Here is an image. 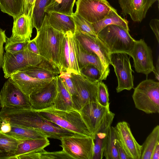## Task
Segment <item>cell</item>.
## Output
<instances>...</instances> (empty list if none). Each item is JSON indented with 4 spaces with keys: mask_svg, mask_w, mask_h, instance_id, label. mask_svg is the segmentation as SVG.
I'll use <instances>...</instances> for the list:
<instances>
[{
    "mask_svg": "<svg viewBox=\"0 0 159 159\" xmlns=\"http://www.w3.org/2000/svg\"><path fill=\"white\" fill-rule=\"evenodd\" d=\"M0 120L38 130L48 138L60 140L65 137L79 135L48 120L32 109L2 108L0 111Z\"/></svg>",
    "mask_w": 159,
    "mask_h": 159,
    "instance_id": "1",
    "label": "cell"
},
{
    "mask_svg": "<svg viewBox=\"0 0 159 159\" xmlns=\"http://www.w3.org/2000/svg\"><path fill=\"white\" fill-rule=\"evenodd\" d=\"M65 39V34L55 29L50 25L46 15L42 25L37 30L36 35L33 39L42 59L60 72L62 67Z\"/></svg>",
    "mask_w": 159,
    "mask_h": 159,
    "instance_id": "2",
    "label": "cell"
},
{
    "mask_svg": "<svg viewBox=\"0 0 159 159\" xmlns=\"http://www.w3.org/2000/svg\"><path fill=\"white\" fill-rule=\"evenodd\" d=\"M36 111L48 120L66 130L78 134L93 137L79 111L75 109L61 110L53 107Z\"/></svg>",
    "mask_w": 159,
    "mask_h": 159,
    "instance_id": "3",
    "label": "cell"
},
{
    "mask_svg": "<svg viewBox=\"0 0 159 159\" xmlns=\"http://www.w3.org/2000/svg\"><path fill=\"white\" fill-rule=\"evenodd\" d=\"M97 36L107 48L111 54L124 52L129 55L136 41L130 35L129 31L116 25L106 26Z\"/></svg>",
    "mask_w": 159,
    "mask_h": 159,
    "instance_id": "4",
    "label": "cell"
},
{
    "mask_svg": "<svg viewBox=\"0 0 159 159\" xmlns=\"http://www.w3.org/2000/svg\"><path fill=\"white\" fill-rule=\"evenodd\" d=\"M135 107L147 114L159 113V82L146 79L135 88L132 96Z\"/></svg>",
    "mask_w": 159,
    "mask_h": 159,
    "instance_id": "5",
    "label": "cell"
},
{
    "mask_svg": "<svg viewBox=\"0 0 159 159\" xmlns=\"http://www.w3.org/2000/svg\"><path fill=\"white\" fill-rule=\"evenodd\" d=\"M79 111L93 139L102 129L111 126L115 116L110 107L102 106L98 102L85 105Z\"/></svg>",
    "mask_w": 159,
    "mask_h": 159,
    "instance_id": "6",
    "label": "cell"
},
{
    "mask_svg": "<svg viewBox=\"0 0 159 159\" xmlns=\"http://www.w3.org/2000/svg\"><path fill=\"white\" fill-rule=\"evenodd\" d=\"M71 77L75 91L71 98L75 110L79 111L85 105L97 102L98 82L91 81L81 74L71 73Z\"/></svg>",
    "mask_w": 159,
    "mask_h": 159,
    "instance_id": "7",
    "label": "cell"
},
{
    "mask_svg": "<svg viewBox=\"0 0 159 159\" xmlns=\"http://www.w3.org/2000/svg\"><path fill=\"white\" fill-rule=\"evenodd\" d=\"M42 60L40 55L33 52L27 48L14 53L6 52L4 53L2 67L4 77L8 79L16 72L28 66L37 65Z\"/></svg>",
    "mask_w": 159,
    "mask_h": 159,
    "instance_id": "8",
    "label": "cell"
},
{
    "mask_svg": "<svg viewBox=\"0 0 159 159\" xmlns=\"http://www.w3.org/2000/svg\"><path fill=\"white\" fill-rule=\"evenodd\" d=\"M60 145L72 159H92L94 139L91 137L75 135L62 138Z\"/></svg>",
    "mask_w": 159,
    "mask_h": 159,
    "instance_id": "9",
    "label": "cell"
},
{
    "mask_svg": "<svg viewBox=\"0 0 159 159\" xmlns=\"http://www.w3.org/2000/svg\"><path fill=\"white\" fill-rule=\"evenodd\" d=\"M128 55L124 52L110 54L111 65L114 68L118 80V85L116 89L118 93L124 90H130L134 87V71Z\"/></svg>",
    "mask_w": 159,
    "mask_h": 159,
    "instance_id": "10",
    "label": "cell"
},
{
    "mask_svg": "<svg viewBox=\"0 0 159 159\" xmlns=\"http://www.w3.org/2000/svg\"><path fill=\"white\" fill-rule=\"evenodd\" d=\"M76 4L75 13L91 23L102 19L113 8L107 0H77Z\"/></svg>",
    "mask_w": 159,
    "mask_h": 159,
    "instance_id": "11",
    "label": "cell"
},
{
    "mask_svg": "<svg viewBox=\"0 0 159 159\" xmlns=\"http://www.w3.org/2000/svg\"><path fill=\"white\" fill-rule=\"evenodd\" d=\"M75 37L82 47L86 51L95 53L99 57L104 70L105 78L110 73L111 53L106 46L98 37L79 31H75Z\"/></svg>",
    "mask_w": 159,
    "mask_h": 159,
    "instance_id": "12",
    "label": "cell"
},
{
    "mask_svg": "<svg viewBox=\"0 0 159 159\" xmlns=\"http://www.w3.org/2000/svg\"><path fill=\"white\" fill-rule=\"evenodd\" d=\"M0 107L1 108L31 109L29 97L9 78L0 91Z\"/></svg>",
    "mask_w": 159,
    "mask_h": 159,
    "instance_id": "13",
    "label": "cell"
},
{
    "mask_svg": "<svg viewBox=\"0 0 159 159\" xmlns=\"http://www.w3.org/2000/svg\"><path fill=\"white\" fill-rule=\"evenodd\" d=\"M129 56L134 61V66L136 72L147 76L153 71L155 66L153 62L152 51L144 40H136Z\"/></svg>",
    "mask_w": 159,
    "mask_h": 159,
    "instance_id": "14",
    "label": "cell"
},
{
    "mask_svg": "<svg viewBox=\"0 0 159 159\" xmlns=\"http://www.w3.org/2000/svg\"><path fill=\"white\" fill-rule=\"evenodd\" d=\"M118 139L130 159H140L142 145L133 136L129 124L125 121L118 122L115 127Z\"/></svg>",
    "mask_w": 159,
    "mask_h": 159,
    "instance_id": "15",
    "label": "cell"
},
{
    "mask_svg": "<svg viewBox=\"0 0 159 159\" xmlns=\"http://www.w3.org/2000/svg\"><path fill=\"white\" fill-rule=\"evenodd\" d=\"M57 92L56 77L45 87L29 96L31 109L39 110L53 107Z\"/></svg>",
    "mask_w": 159,
    "mask_h": 159,
    "instance_id": "16",
    "label": "cell"
},
{
    "mask_svg": "<svg viewBox=\"0 0 159 159\" xmlns=\"http://www.w3.org/2000/svg\"><path fill=\"white\" fill-rule=\"evenodd\" d=\"M124 17L129 15L134 21L141 22L148 11L159 0H118Z\"/></svg>",
    "mask_w": 159,
    "mask_h": 159,
    "instance_id": "17",
    "label": "cell"
},
{
    "mask_svg": "<svg viewBox=\"0 0 159 159\" xmlns=\"http://www.w3.org/2000/svg\"><path fill=\"white\" fill-rule=\"evenodd\" d=\"M9 78L28 97L45 87L54 79H39L29 75L22 70L13 73Z\"/></svg>",
    "mask_w": 159,
    "mask_h": 159,
    "instance_id": "18",
    "label": "cell"
},
{
    "mask_svg": "<svg viewBox=\"0 0 159 159\" xmlns=\"http://www.w3.org/2000/svg\"><path fill=\"white\" fill-rule=\"evenodd\" d=\"M46 13L48 23L53 28L64 34L70 31L74 33L75 25L72 16L54 11Z\"/></svg>",
    "mask_w": 159,
    "mask_h": 159,
    "instance_id": "19",
    "label": "cell"
},
{
    "mask_svg": "<svg viewBox=\"0 0 159 159\" xmlns=\"http://www.w3.org/2000/svg\"><path fill=\"white\" fill-rule=\"evenodd\" d=\"M13 19L11 36L24 41H30L34 28L31 18L23 14Z\"/></svg>",
    "mask_w": 159,
    "mask_h": 159,
    "instance_id": "20",
    "label": "cell"
},
{
    "mask_svg": "<svg viewBox=\"0 0 159 159\" xmlns=\"http://www.w3.org/2000/svg\"><path fill=\"white\" fill-rule=\"evenodd\" d=\"M20 70L24 71L32 77L40 80L54 78L60 73L59 71L43 59L37 65L28 66Z\"/></svg>",
    "mask_w": 159,
    "mask_h": 159,
    "instance_id": "21",
    "label": "cell"
},
{
    "mask_svg": "<svg viewBox=\"0 0 159 159\" xmlns=\"http://www.w3.org/2000/svg\"><path fill=\"white\" fill-rule=\"evenodd\" d=\"M75 39L78 62L80 70L87 65H93L101 72L102 80H106L104 68L99 57L95 53L88 52L84 49L76 39Z\"/></svg>",
    "mask_w": 159,
    "mask_h": 159,
    "instance_id": "22",
    "label": "cell"
},
{
    "mask_svg": "<svg viewBox=\"0 0 159 159\" xmlns=\"http://www.w3.org/2000/svg\"><path fill=\"white\" fill-rule=\"evenodd\" d=\"M56 79L57 92L53 107L57 109L63 111L75 109L71 96L63 81L58 75L56 77Z\"/></svg>",
    "mask_w": 159,
    "mask_h": 159,
    "instance_id": "23",
    "label": "cell"
},
{
    "mask_svg": "<svg viewBox=\"0 0 159 159\" xmlns=\"http://www.w3.org/2000/svg\"><path fill=\"white\" fill-rule=\"evenodd\" d=\"M17 147L11 157L17 159L20 155L27 153L44 149L50 144L48 138L43 139H20Z\"/></svg>",
    "mask_w": 159,
    "mask_h": 159,
    "instance_id": "24",
    "label": "cell"
},
{
    "mask_svg": "<svg viewBox=\"0 0 159 159\" xmlns=\"http://www.w3.org/2000/svg\"><path fill=\"white\" fill-rule=\"evenodd\" d=\"M91 25L96 35L104 28L111 25H120L127 30H129L128 21L120 16L116 10L113 7L102 19L95 23H91Z\"/></svg>",
    "mask_w": 159,
    "mask_h": 159,
    "instance_id": "25",
    "label": "cell"
},
{
    "mask_svg": "<svg viewBox=\"0 0 159 159\" xmlns=\"http://www.w3.org/2000/svg\"><path fill=\"white\" fill-rule=\"evenodd\" d=\"M11 124V131L6 134L18 140L48 138L45 134L38 130Z\"/></svg>",
    "mask_w": 159,
    "mask_h": 159,
    "instance_id": "26",
    "label": "cell"
},
{
    "mask_svg": "<svg viewBox=\"0 0 159 159\" xmlns=\"http://www.w3.org/2000/svg\"><path fill=\"white\" fill-rule=\"evenodd\" d=\"M17 159H72L63 150L49 152L44 149L34 152L20 155Z\"/></svg>",
    "mask_w": 159,
    "mask_h": 159,
    "instance_id": "27",
    "label": "cell"
},
{
    "mask_svg": "<svg viewBox=\"0 0 159 159\" xmlns=\"http://www.w3.org/2000/svg\"><path fill=\"white\" fill-rule=\"evenodd\" d=\"M159 142V125L156 126L142 145L140 159H151L153 151Z\"/></svg>",
    "mask_w": 159,
    "mask_h": 159,
    "instance_id": "28",
    "label": "cell"
},
{
    "mask_svg": "<svg viewBox=\"0 0 159 159\" xmlns=\"http://www.w3.org/2000/svg\"><path fill=\"white\" fill-rule=\"evenodd\" d=\"M118 139L115 127L111 126L105 143L103 156L106 159H119L116 146Z\"/></svg>",
    "mask_w": 159,
    "mask_h": 159,
    "instance_id": "29",
    "label": "cell"
},
{
    "mask_svg": "<svg viewBox=\"0 0 159 159\" xmlns=\"http://www.w3.org/2000/svg\"><path fill=\"white\" fill-rule=\"evenodd\" d=\"M24 0H0V9L3 13L16 17L24 14Z\"/></svg>",
    "mask_w": 159,
    "mask_h": 159,
    "instance_id": "30",
    "label": "cell"
},
{
    "mask_svg": "<svg viewBox=\"0 0 159 159\" xmlns=\"http://www.w3.org/2000/svg\"><path fill=\"white\" fill-rule=\"evenodd\" d=\"M76 0H50L45 9V12L54 11L72 16Z\"/></svg>",
    "mask_w": 159,
    "mask_h": 159,
    "instance_id": "31",
    "label": "cell"
},
{
    "mask_svg": "<svg viewBox=\"0 0 159 159\" xmlns=\"http://www.w3.org/2000/svg\"><path fill=\"white\" fill-rule=\"evenodd\" d=\"M67 38L69 49L70 67L69 72L80 75L79 67L76 39L74 34L68 31L65 34Z\"/></svg>",
    "mask_w": 159,
    "mask_h": 159,
    "instance_id": "32",
    "label": "cell"
},
{
    "mask_svg": "<svg viewBox=\"0 0 159 159\" xmlns=\"http://www.w3.org/2000/svg\"><path fill=\"white\" fill-rule=\"evenodd\" d=\"M50 0H36L31 14V20L33 26L37 30L43 23L46 13L45 9Z\"/></svg>",
    "mask_w": 159,
    "mask_h": 159,
    "instance_id": "33",
    "label": "cell"
},
{
    "mask_svg": "<svg viewBox=\"0 0 159 159\" xmlns=\"http://www.w3.org/2000/svg\"><path fill=\"white\" fill-rule=\"evenodd\" d=\"M110 126H107L102 129L96 134L94 139L92 159H102L105 143Z\"/></svg>",
    "mask_w": 159,
    "mask_h": 159,
    "instance_id": "34",
    "label": "cell"
},
{
    "mask_svg": "<svg viewBox=\"0 0 159 159\" xmlns=\"http://www.w3.org/2000/svg\"><path fill=\"white\" fill-rule=\"evenodd\" d=\"M19 142V140L4 133L0 130V148L9 154V159H11L12 156L17 147Z\"/></svg>",
    "mask_w": 159,
    "mask_h": 159,
    "instance_id": "35",
    "label": "cell"
},
{
    "mask_svg": "<svg viewBox=\"0 0 159 159\" xmlns=\"http://www.w3.org/2000/svg\"><path fill=\"white\" fill-rule=\"evenodd\" d=\"M75 25V31H79L88 35L97 37L91 23L75 13L72 15Z\"/></svg>",
    "mask_w": 159,
    "mask_h": 159,
    "instance_id": "36",
    "label": "cell"
},
{
    "mask_svg": "<svg viewBox=\"0 0 159 159\" xmlns=\"http://www.w3.org/2000/svg\"><path fill=\"white\" fill-rule=\"evenodd\" d=\"M29 41H24L12 36L7 38L5 43L6 52L14 53L24 50L27 48Z\"/></svg>",
    "mask_w": 159,
    "mask_h": 159,
    "instance_id": "37",
    "label": "cell"
},
{
    "mask_svg": "<svg viewBox=\"0 0 159 159\" xmlns=\"http://www.w3.org/2000/svg\"><path fill=\"white\" fill-rule=\"evenodd\" d=\"M80 74L89 80L94 82L102 80V73L95 66L91 65H87L80 70Z\"/></svg>",
    "mask_w": 159,
    "mask_h": 159,
    "instance_id": "38",
    "label": "cell"
},
{
    "mask_svg": "<svg viewBox=\"0 0 159 159\" xmlns=\"http://www.w3.org/2000/svg\"><path fill=\"white\" fill-rule=\"evenodd\" d=\"M97 102L104 107H110L109 94L107 86L102 81L98 82Z\"/></svg>",
    "mask_w": 159,
    "mask_h": 159,
    "instance_id": "39",
    "label": "cell"
},
{
    "mask_svg": "<svg viewBox=\"0 0 159 159\" xmlns=\"http://www.w3.org/2000/svg\"><path fill=\"white\" fill-rule=\"evenodd\" d=\"M58 76L63 81L71 97H72L75 94V91L71 79V73L67 71H61Z\"/></svg>",
    "mask_w": 159,
    "mask_h": 159,
    "instance_id": "40",
    "label": "cell"
},
{
    "mask_svg": "<svg viewBox=\"0 0 159 159\" xmlns=\"http://www.w3.org/2000/svg\"><path fill=\"white\" fill-rule=\"evenodd\" d=\"M65 36V41L63 53V65L61 71L69 72L70 67L69 49L67 38L66 34Z\"/></svg>",
    "mask_w": 159,
    "mask_h": 159,
    "instance_id": "41",
    "label": "cell"
},
{
    "mask_svg": "<svg viewBox=\"0 0 159 159\" xmlns=\"http://www.w3.org/2000/svg\"><path fill=\"white\" fill-rule=\"evenodd\" d=\"M7 38L5 31L0 28V70L2 68L3 63V45L6 42Z\"/></svg>",
    "mask_w": 159,
    "mask_h": 159,
    "instance_id": "42",
    "label": "cell"
},
{
    "mask_svg": "<svg viewBox=\"0 0 159 159\" xmlns=\"http://www.w3.org/2000/svg\"><path fill=\"white\" fill-rule=\"evenodd\" d=\"M36 0H24V14L31 19L33 8Z\"/></svg>",
    "mask_w": 159,
    "mask_h": 159,
    "instance_id": "43",
    "label": "cell"
},
{
    "mask_svg": "<svg viewBox=\"0 0 159 159\" xmlns=\"http://www.w3.org/2000/svg\"><path fill=\"white\" fill-rule=\"evenodd\" d=\"M151 29L154 34L158 43H159V20L157 19H152L149 23Z\"/></svg>",
    "mask_w": 159,
    "mask_h": 159,
    "instance_id": "44",
    "label": "cell"
},
{
    "mask_svg": "<svg viewBox=\"0 0 159 159\" xmlns=\"http://www.w3.org/2000/svg\"><path fill=\"white\" fill-rule=\"evenodd\" d=\"M116 146L119 159H130V158L125 152L120 143L118 139L116 141Z\"/></svg>",
    "mask_w": 159,
    "mask_h": 159,
    "instance_id": "45",
    "label": "cell"
},
{
    "mask_svg": "<svg viewBox=\"0 0 159 159\" xmlns=\"http://www.w3.org/2000/svg\"><path fill=\"white\" fill-rule=\"evenodd\" d=\"M11 129V124L7 122L2 121L0 130L2 132L6 134L9 132Z\"/></svg>",
    "mask_w": 159,
    "mask_h": 159,
    "instance_id": "46",
    "label": "cell"
},
{
    "mask_svg": "<svg viewBox=\"0 0 159 159\" xmlns=\"http://www.w3.org/2000/svg\"><path fill=\"white\" fill-rule=\"evenodd\" d=\"M27 48L33 52L37 54H39L36 44L33 39L30 40L29 41L27 46Z\"/></svg>",
    "mask_w": 159,
    "mask_h": 159,
    "instance_id": "47",
    "label": "cell"
},
{
    "mask_svg": "<svg viewBox=\"0 0 159 159\" xmlns=\"http://www.w3.org/2000/svg\"><path fill=\"white\" fill-rule=\"evenodd\" d=\"M151 159H159V142L157 143L153 151Z\"/></svg>",
    "mask_w": 159,
    "mask_h": 159,
    "instance_id": "48",
    "label": "cell"
},
{
    "mask_svg": "<svg viewBox=\"0 0 159 159\" xmlns=\"http://www.w3.org/2000/svg\"><path fill=\"white\" fill-rule=\"evenodd\" d=\"M155 74L156 79L158 80H159V56H158L156 64V67H155L153 71Z\"/></svg>",
    "mask_w": 159,
    "mask_h": 159,
    "instance_id": "49",
    "label": "cell"
},
{
    "mask_svg": "<svg viewBox=\"0 0 159 159\" xmlns=\"http://www.w3.org/2000/svg\"><path fill=\"white\" fill-rule=\"evenodd\" d=\"M9 155L5 150L0 148V159H9Z\"/></svg>",
    "mask_w": 159,
    "mask_h": 159,
    "instance_id": "50",
    "label": "cell"
},
{
    "mask_svg": "<svg viewBox=\"0 0 159 159\" xmlns=\"http://www.w3.org/2000/svg\"><path fill=\"white\" fill-rule=\"evenodd\" d=\"M1 124H2V121L0 120V127L1 126Z\"/></svg>",
    "mask_w": 159,
    "mask_h": 159,
    "instance_id": "51",
    "label": "cell"
}]
</instances>
